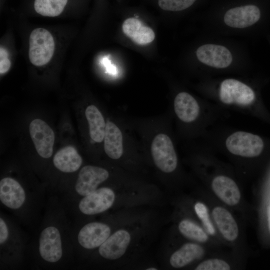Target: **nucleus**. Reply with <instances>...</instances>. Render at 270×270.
<instances>
[{
    "label": "nucleus",
    "instance_id": "nucleus-9",
    "mask_svg": "<svg viewBox=\"0 0 270 270\" xmlns=\"http://www.w3.org/2000/svg\"><path fill=\"white\" fill-rule=\"evenodd\" d=\"M226 146L228 151L234 154L254 158L260 154L264 148V142L257 135L238 131L227 138Z\"/></svg>",
    "mask_w": 270,
    "mask_h": 270
},
{
    "label": "nucleus",
    "instance_id": "nucleus-27",
    "mask_svg": "<svg viewBox=\"0 0 270 270\" xmlns=\"http://www.w3.org/2000/svg\"><path fill=\"white\" fill-rule=\"evenodd\" d=\"M230 265L224 260L212 258L200 263L195 268L196 270H229Z\"/></svg>",
    "mask_w": 270,
    "mask_h": 270
},
{
    "label": "nucleus",
    "instance_id": "nucleus-7",
    "mask_svg": "<svg viewBox=\"0 0 270 270\" xmlns=\"http://www.w3.org/2000/svg\"><path fill=\"white\" fill-rule=\"evenodd\" d=\"M150 152L155 166L164 173L174 172L178 165L177 155L170 136L164 133L157 134L150 144Z\"/></svg>",
    "mask_w": 270,
    "mask_h": 270
},
{
    "label": "nucleus",
    "instance_id": "nucleus-19",
    "mask_svg": "<svg viewBox=\"0 0 270 270\" xmlns=\"http://www.w3.org/2000/svg\"><path fill=\"white\" fill-rule=\"evenodd\" d=\"M122 28L124 33L138 44H150L155 38L153 30L144 26L140 20L136 18H130L126 20Z\"/></svg>",
    "mask_w": 270,
    "mask_h": 270
},
{
    "label": "nucleus",
    "instance_id": "nucleus-22",
    "mask_svg": "<svg viewBox=\"0 0 270 270\" xmlns=\"http://www.w3.org/2000/svg\"><path fill=\"white\" fill-rule=\"evenodd\" d=\"M85 114L89 126L91 138L96 142H102L104 136L106 123L102 114L96 106L92 104L86 108Z\"/></svg>",
    "mask_w": 270,
    "mask_h": 270
},
{
    "label": "nucleus",
    "instance_id": "nucleus-29",
    "mask_svg": "<svg viewBox=\"0 0 270 270\" xmlns=\"http://www.w3.org/2000/svg\"><path fill=\"white\" fill-rule=\"evenodd\" d=\"M102 63L106 67L108 70L112 74H114L116 72V69L115 67L112 65L111 64L109 60L107 58H104L102 59Z\"/></svg>",
    "mask_w": 270,
    "mask_h": 270
},
{
    "label": "nucleus",
    "instance_id": "nucleus-3",
    "mask_svg": "<svg viewBox=\"0 0 270 270\" xmlns=\"http://www.w3.org/2000/svg\"><path fill=\"white\" fill-rule=\"evenodd\" d=\"M26 240L18 226L9 217L0 212V269L20 268L24 260Z\"/></svg>",
    "mask_w": 270,
    "mask_h": 270
},
{
    "label": "nucleus",
    "instance_id": "nucleus-15",
    "mask_svg": "<svg viewBox=\"0 0 270 270\" xmlns=\"http://www.w3.org/2000/svg\"><path fill=\"white\" fill-rule=\"evenodd\" d=\"M52 162L58 171L64 174H72L80 170L82 164V158L74 148L67 146L56 153Z\"/></svg>",
    "mask_w": 270,
    "mask_h": 270
},
{
    "label": "nucleus",
    "instance_id": "nucleus-20",
    "mask_svg": "<svg viewBox=\"0 0 270 270\" xmlns=\"http://www.w3.org/2000/svg\"><path fill=\"white\" fill-rule=\"evenodd\" d=\"M213 218L220 232L228 240H235L238 234L237 223L231 214L226 208L216 206L212 212Z\"/></svg>",
    "mask_w": 270,
    "mask_h": 270
},
{
    "label": "nucleus",
    "instance_id": "nucleus-26",
    "mask_svg": "<svg viewBox=\"0 0 270 270\" xmlns=\"http://www.w3.org/2000/svg\"><path fill=\"white\" fill-rule=\"evenodd\" d=\"M196 0H158L159 6L162 10L177 12L190 6Z\"/></svg>",
    "mask_w": 270,
    "mask_h": 270
},
{
    "label": "nucleus",
    "instance_id": "nucleus-28",
    "mask_svg": "<svg viewBox=\"0 0 270 270\" xmlns=\"http://www.w3.org/2000/svg\"><path fill=\"white\" fill-rule=\"evenodd\" d=\"M10 62L8 58V53L6 50L1 46L0 48V73H6L10 68Z\"/></svg>",
    "mask_w": 270,
    "mask_h": 270
},
{
    "label": "nucleus",
    "instance_id": "nucleus-10",
    "mask_svg": "<svg viewBox=\"0 0 270 270\" xmlns=\"http://www.w3.org/2000/svg\"><path fill=\"white\" fill-rule=\"evenodd\" d=\"M220 98L226 104L248 106L254 102L255 94L253 90L246 84L238 80L229 78L221 83Z\"/></svg>",
    "mask_w": 270,
    "mask_h": 270
},
{
    "label": "nucleus",
    "instance_id": "nucleus-30",
    "mask_svg": "<svg viewBox=\"0 0 270 270\" xmlns=\"http://www.w3.org/2000/svg\"><path fill=\"white\" fill-rule=\"evenodd\" d=\"M267 216H268V228L270 232V206L268 208Z\"/></svg>",
    "mask_w": 270,
    "mask_h": 270
},
{
    "label": "nucleus",
    "instance_id": "nucleus-5",
    "mask_svg": "<svg viewBox=\"0 0 270 270\" xmlns=\"http://www.w3.org/2000/svg\"><path fill=\"white\" fill-rule=\"evenodd\" d=\"M110 176L105 168L86 165L80 168L77 178L64 192L66 200L70 204L94 192L106 182Z\"/></svg>",
    "mask_w": 270,
    "mask_h": 270
},
{
    "label": "nucleus",
    "instance_id": "nucleus-12",
    "mask_svg": "<svg viewBox=\"0 0 270 270\" xmlns=\"http://www.w3.org/2000/svg\"><path fill=\"white\" fill-rule=\"evenodd\" d=\"M130 239L131 236L128 231L124 229L118 230L112 233L97 249L98 254L105 260H118L126 252Z\"/></svg>",
    "mask_w": 270,
    "mask_h": 270
},
{
    "label": "nucleus",
    "instance_id": "nucleus-21",
    "mask_svg": "<svg viewBox=\"0 0 270 270\" xmlns=\"http://www.w3.org/2000/svg\"><path fill=\"white\" fill-rule=\"evenodd\" d=\"M204 252V250L200 246L194 243H186L171 255L170 263L174 268H182L194 260L202 258Z\"/></svg>",
    "mask_w": 270,
    "mask_h": 270
},
{
    "label": "nucleus",
    "instance_id": "nucleus-11",
    "mask_svg": "<svg viewBox=\"0 0 270 270\" xmlns=\"http://www.w3.org/2000/svg\"><path fill=\"white\" fill-rule=\"evenodd\" d=\"M30 134L38 154L43 158H50L53 153L54 134L44 121L36 118L30 124Z\"/></svg>",
    "mask_w": 270,
    "mask_h": 270
},
{
    "label": "nucleus",
    "instance_id": "nucleus-13",
    "mask_svg": "<svg viewBox=\"0 0 270 270\" xmlns=\"http://www.w3.org/2000/svg\"><path fill=\"white\" fill-rule=\"evenodd\" d=\"M196 55L200 62L218 68L228 67L232 60L230 50L224 46L217 44L202 45L198 48Z\"/></svg>",
    "mask_w": 270,
    "mask_h": 270
},
{
    "label": "nucleus",
    "instance_id": "nucleus-4",
    "mask_svg": "<svg viewBox=\"0 0 270 270\" xmlns=\"http://www.w3.org/2000/svg\"><path fill=\"white\" fill-rule=\"evenodd\" d=\"M112 228L106 222L76 220L72 226V238L75 256L85 258L91 250L98 249L110 236Z\"/></svg>",
    "mask_w": 270,
    "mask_h": 270
},
{
    "label": "nucleus",
    "instance_id": "nucleus-25",
    "mask_svg": "<svg viewBox=\"0 0 270 270\" xmlns=\"http://www.w3.org/2000/svg\"><path fill=\"white\" fill-rule=\"evenodd\" d=\"M194 210L198 218L201 220L204 228L210 235L215 234V229L210 221L208 208L204 204L197 202L194 205Z\"/></svg>",
    "mask_w": 270,
    "mask_h": 270
},
{
    "label": "nucleus",
    "instance_id": "nucleus-16",
    "mask_svg": "<svg viewBox=\"0 0 270 270\" xmlns=\"http://www.w3.org/2000/svg\"><path fill=\"white\" fill-rule=\"evenodd\" d=\"M212 186L214 194L226 204L232 206L240 202V190L230 178L224 176H217L213 180Z\"/></svg>",
    "mask_w": 270,
    "mask_h": 270
},
{
    "label": "nucleus",
    "instance_id": "nucleus-17",
    "mask_svg": "<svg viewBox=\"0 0 270 270\" xmlns=\"http://www.w3.org/2000/svg\"><path fill=\"white\" fill-rule=\"evenodd\" d=\"M104 150L111 159H120L124 153L123 134L114 122L108 120L104 138Z\"/></svg>",
    "mask_w": 270,
    "mask_h": 270
},
{
    "label": "nucleus",
    "instance_id": "nucleus-14",
    "mask_svg": "<svg viewBox=\"0 0 270 270\" xmlns=\"http://www.w3.org/2000/svg\"><path fill=\"white\" fill-rule=\"evenodd\" d=\"M260 12L254 5H246L232 8L224 14V22L226 25L234 28H245L257 22Z\"/></svg>",
    "mask_w": 270,
    "mask_h": 270
},
{
    "label": "nucleus",
    "instance_id": "nucleus-23",
    "mask_svg": "<svg viewBox=\"0 0 270 270\" xmlns=\"http://www.w3.org/2000/svg\"><path fill=\"white\" fill-rule=\"evenodd\" d=\"M68 0H35L34 8L38 14L46 16H56L63 11Z\"/></svg>",
    "mask_w": 270,
    "mask_h": 270
},
{
    "label": "nucleus",
    "instance_id": "nucleus-2",
    "mask_svg": "<svg viewBox=\"0 0 270 270\" xmlns=\"http://www.w3.org/2000/svg\"><path fill=\"white\" fill-rule=\"evenodd\" d=\"M42 188L24 184L18 179L6 176L0 180V202L21 222L29 224L37 217L44 202Z\"/></svg>",
    "mask_w": 270,
    "mask_h": 270
},
{
    "label": "nucleus",
    "instance_id": "nucleus-31",
    "mask_svg": "<svg viewBox=\"0 0 270 270\" xmlns=\"http://www.w3.org/2000/svg\"><path fill=\"white\" fill-rule=\"evenodd\" d=\"M146 270H156L158 269L156 268L151 267V268H146Z\"/></svg>",
    "mask_w": 270,
    "mask_h": 270
},
{
    "label": "nucleus",
    "instance_id": "nucleus-24",
    "mask_svg": "<svg viewBox=\"0 0 270 270\" xmlns=\"http://www.w3.org/2000/svg\"><path fill=\"white\" fill-rule=\"evenodd\" d=\"M180 232L186 238L198 242H204L208 236L204 230L198 225L188 220H183L178 224Z\"/></svg>",
    "mask_w": 270,
    "mask_h": 270
},
{
    "label": "nucleus",
    "instance_id": "nucleus-8",
    "mask_svg": "<svg viewBox=\"0 0 270 270\" xmlns=\"http://www.w3.org/2000/svg\"><path fill=\"white\" fill-rule=\"evenodd\" d=\"M28 56L36 66H44L51 60L54 50V42L51 34L43 28L34 30L30 36Z\"/></svg>",
    "mask_w": 270,
    "mask_h": 270
},
{
    "label": "nucleus",
    "instance_id": "nucleus-6",
    "mask_svg": "<svg viewBox=\"0 0 270 270\" xmlns=\"http://www.w3.org/2000/svg\"><path fill=\"white\" fill-rule=\"evenodd\" d=\"M116 200L114 190L108 186L100 187L72 204L76 217L92 216L110 208Z\"/></svg>",
    "mask_w": 270,
    "mask_h": 270
},
{
    "label": "nucleus",
    "instance_id": "nucleus-18",
    "mask_svg": "<svg viewBox=\"0 0 270 270\" xmlns=\"http://www.w3.org/2000/svg\"><path fill=\"white\" fill-rule=\"evenodd\" d=\"M174 110L178 118L184 122H191L198 118L200 106L196 99L186 92L178 94L174 100Z\"/></svg>",
    "mask_w": 270,
    "mask_h": 270
},
{
    "label": "nucleus",
    "instance_id": "nucleus-1",
    "mask_svg": "<svg viewBox=\"0 0 270 270\" xmlns=\"http://www.w3.org/2000/svg\"><path fill=\"white\" fill-rule=\"evenodd\" d=\"M72 226L66 208L57 198L48 200L32 254L42 268H62L75 256L72 238Z\"/></svg>",
    "mask_w": 270,
    "mask_h": 270
}]
</instances>
